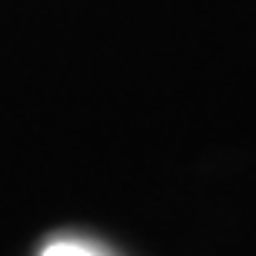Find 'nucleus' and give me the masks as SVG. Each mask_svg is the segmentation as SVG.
<instances>
[{
	"instance_id": "obj_1",
	"label": "nucleus",
	"mask_w": 256,
	"mask_h": 256,
	"mask_svg": "<svg viewBox=\"0 0 256 256\" xmlns=\"http://www.w3.org/2000/svg\"><path fill=\"white\" fill-rule=\"evenodd\" d=\"M40 256H96V253L90 246H84V243H74V240H57V243H50Z\"/></svg>"
}]
</instances>
